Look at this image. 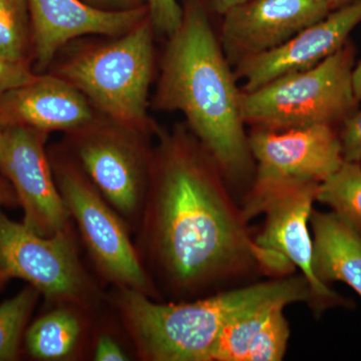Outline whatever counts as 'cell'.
<instances>
[{
	"label": "cell",
	"instance_id": "6da1fadb",
	"mask_svg": "<svg viewBox=\"0 0 361 361\" xmlns=\"http://www.w3.org/2000/svg\"><path fill=\"white\" fill-rule=\"evenodd\" d=\"M140 221L145 267L175 297H194L248 276H288L294 266L252 238L225 176L187 125L157 130Z\"/></svg>",
	"mask_w": 361,
	"mask_h": 361
},
{
	"label": "cell",
	"instance_id": "7a4b0ae2",
	"mask_svg": "<svg viewBox=\"0 0 361 361\" xmlns=\"http://www.w3.org/2000/svg\"><path fill=\"white\" fill-rule=\"evenodd\" d=\"M182 21L168 37L153 106L179 111L219 166L226 180L245 182L255 172L242 115V90L206 0H180Z\"/></svg>",
	"mask_w": 361,
	"mask_h": 361
},
{
	"label": "cell",
	"instance_id": "3957f363",
	"mask_svg": "<svg viewBox=\"0 0 361 361\" xmlns=\"http://www.w3.org/2000/svg\"><path fill=\"white\" fill-rule=\"evenodd\" d=\"M135 355L145 361H210L229 323L261 306L313 303L303 276L277 277L194 301L163 303L141 292L116 288L111 299Z\"/></svg>",
	"mask_w": 361,
	"mask_h": 361
},
{
	"label": "cell",
	"instance_id": "277c9868",
	"mask_svg": "<svg viewBox=\"0 0 361 361\" xmlns=\"http://www.w3.org/2000/svg\"><path fill=\"white\" fill-rule=\"evenodd\" d=\"M155 33L148 16L109 44L78 52L54 75L85 94L104 118L133 129L155 132L148 116Z\"/></svg>",
	"mask_w": 361,
	"mask_h": 361
},
{
	"label": "cell",
	"instance_id": "5b68a950",
	"mask_svg": "<svg viewBox=\"0 0 361 361\" xmlns=\"http://www.w3.org/2000/svg\"><path fill=\"white\" fill-rule=\"evenodd\" d=\"M355 58V45L348 39L312 68L285 75L250 92L242 90L244 123L252 129L313 125L339 129L360 109L353 87Z\"/></svg>",
	"mask_w": 361,
	"mask_h": 361
},
{
	"label": "cell",
	"instance_id": "8992f818",
	"mask_svg": "<svg viewBox=\"0 0 361 361\" xmlns=\"http://www.w3.org/2000/svg\"><path fill=\"white\" fill-rule=\"evenodd\" d=\"M49 156L59 193L97 272L115 288L141 292L159 300L127 222L68 152L51 149Z\"/></svg>",
	"mask_w": 361,
	"mask_h": 361
},
{
	"label": "cell",
	"instance_id": "52a82bcc",
	"mask_svg": "<svg viewBox=\"0 0 361 361\" xmlns=\"http://www.w3.org/2000/svg\"><path fill=\"white\" fill-rule=\"evenodd\" d=\"M25 280L47 306L73 304L99 313L104 295L80 258L73 225L51 237L40 236L0 208V289Z\"/></svg>",
	"mask_w": 361,
	"mask_h": 361
},
{
	"label": "cell",
	"instance_id": "ba28073f",
	"mask_svg": "<svg viewBox=\"0 0 361 361\" xmlns=\"http://www.w3.org/2000/svg\"><path fill=\"white\" fill-rule=\"evenodd\" d=\"M248 144L255 172L242 208L247 222L287 192L322 184L344 161L338 129L330 126L252 129Z\"/></svg>",
	"mask_w": 361,
	"mask_h": 361
},
{
	"label": "cell",
	"instance_id": "9c48e42d",
	"mask_svg": "<svg viewBox=\"0 0 361 361\" xmlns=\"http://www.w3.org/2000/svg\"><path fill=\"white\" fill-rule=\"evenodd\" d=\"M152 133L104 116L68 133V153L130 230L139 227L148 191Z\"/></svg>",
	"mask_w": 361,
	"mask_h": 361
},
{
	"label": "cell",
	"instance_id": "30bf717a",
	"mask_svg": "<svg viewBox=\"0 0 361 361\" xmlns=\"http://www.w3.org/2000/svg\"><path fill=\"white\" fill-rule=\"evenodd\" d=\"M47 137L32 128H1L0 174L16 191L23 224L40 236L51 237L73 224L54 180Z\"/></svg>",
	"mask_w": 361,
	"mask_h": 361
},
{
	"label": "cell",
	"instance_id": "8fae6325",
	"mask_svg": "<svg viewBox=\"0 0 361 361\" xmlns=\"http://www.w3.org/2000/svg\"><path fill=\"white\" fill-rule=\"evenodd\" d=\"M332 11L329 0H247L223 16L221 44L235 66L279 47Z\"/></svg>",
	"mask_w": 361,
	"mask_h": 361
},
{
	"label": "cell",
	"instance_id": "7c38bea8",
	"mask_svg": "<svg viewBox=\"0 0 361 361\" xmlns=\"http://www.w3.org/2000/svg\"><path fill=\"white\" fill-rule=\"evenodd\" d=\"M360 23L361 0H355L334 9L279 47L242 59L235 65V77L243 82V92H250L285 75L312 68L343 47Z\"/></svg>",
	"mask_w": 361,
	"mask_h": 361
},
{
	"label": "cell",
	"instance_id": "4fadbf2b",
	"mask_svg": "<svg viewBox=\"0 0 361 361\" xmlns=\"http://www.w3.org/2000/svg\"><path fill=\"white\" fill-rule=\"evenodd\" d=\"M32 20L33 71L47 70L59 49L87 35L118 37L148 18L146 6L106 11L82 0H27Z\"/></svg>",
	"mask_w": 361,
	"mask_h": 361
},
{
	"label": "cell",
	"instance_id": "5bb4252c",
	"mask_svg": "<svg viewBox=\"0 0 361 361\" xmlns=\"http://www.w3.org/2000/svg\"><path fill=\"white\" fill-rule=\"evenodd\" d=\"M320 184L295 188L273 202L264 212L265 225L256 237L258 245L276 252L301 271L313 295L312 307L322 312L348 301L316 276L313 267V238L310 216Z\"/></svg>",
	"mask_w": 361,
	"mask_h": 361
},
{
	"label": "cell",
	"instance_id": "9a60e30c",
	"mask_svg": "<svg viewBox=\"0 0 361 361\" xmlns=\"http://www.w3.org/2000/svg\"><path fill=\"white\" fill-rule=\"evenodd\" d=\"M97 118L85 94L54 73H39L28 84L0 92V128L71 133Z\"/></svg>",
	"mask_w": 361,
	"mask_h": 361
},
{
	"label": "cell",
	"instance_id": "2e32d148",
	"mask_svg": "<svg viewBox=\"0 0 361 361\" xmlns=\"http://www.w3.org/2000/svg\"><path fill=\"white\" fill-rule=\"evenodd\" d=\"M283 303L261 306L229 323L214 346L210 361L283 360L290 329Z\"/></svg>",
	"mask_w": 361,
	"mask_h": 361
},
{
	"label": "cell",
	"instance_id": "e0dca14e",
	"mask_svg": "<svg viewBox=\"0 0 361 361\" xmlns=\"http://www.w3.org/2000/svg\"><path fill=\"white\" fill-rule=\"evenodd\" d=\"M96 316L73 304L47 306L26 329L25 353L42 361L80 360L90 356Z\"/></svg>",
	"mask_w": 361,
	"mask_h": 361
},
{
	"label": "cell",
	"instance_id": "ac0fdd59",
	"mask_svg": "<svg viewBox=\"0 0 361 361\" xmlns=\"http://www.w3.org/2000/svg\"><path fill=\"white\" fill-rule=\"evenodd\" d=\"M313 267L324 283L341 281L361 297V232L336 213L312 211Z\"/></svg>",
	"mask_w": 361,
	"mask_h": 361
},
{
	"label": "cell",
	"instance_id": "d6986e66",
	"mask_svg": "<svg viewBox=\"0 0 361 361\" xmlns=\"http://www.w3.org/2000/svg\"><path fill=\"white\" fill-rule=\"evenodd\" d=\"M316 201L330 207L332 212L361 232V164L344 161L319 185Z\"/></svg>",
	"mask_w": 361,
	"mask_h": 361
},
{
	"label": "cell",
	"instance_id": "ffe728a7",
	"mask_svg": "<svg viewBox=\"0 0 361 361\" xmlns=\"http://www.w3.org/2000/svg\"><path fill=\"white\" fill-rule=\"evenodd\" d=\"M39 291L28 284L16 296L0 304V361L18 360Z\"/></svg>",
	"mask_w": 361,
	"mask_h": 361
},
{
	"label": "cell",
	"instance_id": "44dd1931",
	"mask_svg": "<svg viewBox=\"0 0 361 361\" xmlns=\"http://www.w3.org/2000/svg\"><path fill=\"white\" fill-rule=\"evenodd\" d=\"M0 54L32 66V27L27 0H0Z\"/></svg>",
	"mask_w": 361,
	"mask_h": 361
},
{
	"label": "cell",
	"instance_id": "7402d4cb",
	"mask_svg": "<svg viewBox=\"0 0 361 361\" xmlns=\"http://www.w3.org/2000/svg\"><path fill=\"white\" fill-rule=\"evenodd\" d=\"M149 18L158 35L170 37L182 21V6L179 0H145Z\"/></svg>",
	"mask_w": 361,
	"mask_h": 361
},
{
	"label": "cell",
	"instance_id": "603a6c76",
	"mask_svg": "<svg viewBox=\"0 0 361 361\" xmlns=\"http://www.w3.org/2000/svg\"><path fill=\"white\" fill-rule=\"evenodd\" d=\"M90 357L96 361L130 360V356L122 341L111 329L104 327V323L99 326H94Z\"/></svg>",
	"mask_w": 361,
	"mask_h": 361
},
{
	"label": "cell",
	"instance_id": "cb8c5ba5",
	"mask_svg": "<svg viewBox=\"0 0 361 361\" xmlns=\"http://www.w3.org/2000/svg\"><path fill=\"white\" fill-rule=\"evenodd\" d=\"M342 157L345 161H361V109L349 116L338 129Z\"/></svg>",
	"mask_w": 361,
	"mask_h": 361
},
{
	"label": "cell",
	"instance_id": "d4e9b609",
	"mask_svg": "<svg viewBox=\"0 0 361 361\" xmlns=\"http://www.w3.org/2000/svg\"><path fill=\"white\" fill-rule=\"evenodd\" d=\"M37 75L32 66L16 63L0 54V92L28 84Z\"/></svg>",
	"mask_w": 361,
	"mask_h": 361
},
{
	"label": "cell",
	"instance_id": "484cf974",
	"mask_svg": "<svg viewBox=\"0 0 361 361\" xmlns=\"http://www.w3.org/2000/svg\"><path fill=\"white\" fill-rule=\"evenodd\" d=\"M90 6L106 11H125L146 6L145 0H82Z\"/></svg>",
	"mask_w": 361,
	"mask_h": 361
},
{
	"label": "cell",
	"instance_id": "4316f807",
	"mask_svg": "<svg viewBox=\"0 0 361 361\" xmlns=\"http://www.w3.org/2000/svg\"><path fill=\"white\" fill-rule=\"evenodd\" d=\"M20 206L18 196L11 183L8 182L1 174H0V208L1 207H14Z\"/></svg>",
	"mask_w": 361,
	"mask_h": 361
},
{
	"label": "cell",
	"instance_id": "83f0119b",
	"mask_svg": "<svg viewBox=\"0 0 361 361\" xmlns=\"http://www.w3.org/2000/svg\"><path fill=\"white\" fill-rule=\"evenodd\" d=\"M245 1L247 0H209V4H210L213 11L223 16L224 14L229 13L231 9L244 4Z\"/></svg>",
	"mask_w": 361,
	"mask_h": 361
},
{
	"label": "cell",
	"instance_id": "f1b7e54d",
	"mask_svg": "<svg viewBox=\"0 0 361 361\" xmlns=\"http://www.w3.org/2000/svg\"><path fill=\"white\" fill-rule=\"evenodd\" d=\"M353 87H355V96L361 103V61L356 63L353 71Z\"/></svg>",
	"mask_w": 361,
	"mask_h": 361
},
{
	"label": "cell",
	"instance_id": "f546056e",
	"mask_svg": "<svg viewBox=\"0 0 361 361\" xmlns=\"http://www.w3.org/2000/svg\"><path fill=\"white\" fill-rule=\"evenodd\" d=\"M355 1V0H329L330 4H331L332 9L339 8V7L346 6V4H351V2Z\"/></svg>",
	"mask_w": 361,
	"mask_h": 361
},
{
	"label": "cell",
	"instance_id": "4dcf8cb0",
	"mask_svg": "<svg viewBox=\"0 0 361 361\" xmlns=\"http://www.w3.org/2000/svg\"><path fill=\"white\" fill-rule=\"evenodd\" d=\"M0 130H1V128H0Z\"/></svg>",
	"mask_w": 361,
	"mask_h": 361
},
{
	"label": "cell",
	"instance_id": "1f68e13d",
	"mask_svg": "<svg viewBox=\"0 0 361 361\" xmlns=\"http://www.w3.org/2000/svg\"><path fill=\"white\" fill-rule=\"evenodd\" d=\"M360 164H361V161H360Z\"/></svg>",
	"mask_w": 361,
	"mask_h": 361
}]
</instances>
